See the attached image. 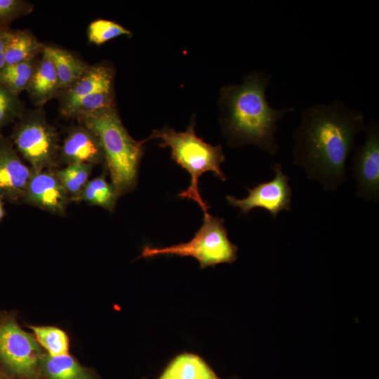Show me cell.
Returning a JSON list of instances; mask_svg holds the SVG:
<instances>
[{
    "instance_id": "obj_1",
    "label": "cell",
    "mask_w": 379,
    "mask_h": 379,
    "mask_svg": "<svg viewBox=\"0 0 379 379\" xmlns=\"http://www.w3.org/2000/svg\"><path fill=\"white\" fill-rule=\"evenodd\" d=\"M364 126L362 112L341 100L305 109L292 135L293 163L326 191L338 190L347 180V161Z\"/></svg>"
},
{
    "instance_id": "obj_2",
    "label": "cell",
    "mask_w": 379,
    "mask_h": 379,
    "mask_svg": "<svg viewBox=\"0 0 379 379\" xmlns=\"http://www.w3.org/2000/svg\"><path fill=\"white\" fill-rule=\"evenodd\" d=\"M272 78L263 72H252L241 84L222 89V123L232 146L251 145L270 155L277 154L278 122L294 108L275 109L270 105L266 90Z\"/></svg>"
},
{
    "instance_id": "obj_3",
    "label": "cell",
    "mask_w": 379,
    "mask_h": 379,
    "mask_svg": "<svg viewBox=\"0 0 379 379\" xmlns=\"http://www.w3.org/2000/svg\"><path fill=\"white\" fill-rule=\"evenodd\" d=\"M99 138L111 183L119 197L132 192L138 183L140 163L147 139L134 140L123 125L116 107L77 119Z\"/></svg>"
},
{
    "instance_id": "obj_4",
    "label": "cell",
    "mask_w": 379,
    "mask_h": 379,
    "mask_svg": "<svg viewBox=\"0 0 379 379\" xmlns=\"http://www.w3.org/2000/svg\"><path fill=\"white\" fill-rule=\"evenodd\" d=\"M152 138L161 140L159 145L164 148L169 147L172 159L190 175L189 187L180 192L178 196L193 200L204 213L208 212L209 206L201 197L198 180L206 172H211L222 181L227 180L220 168V164L225 161L222 146H213L198 137L194 131V121L191 122L185 131L178 132L169 127L154 130L147 139Z\"/></svg>"
},
{
    "instance_id": "obj_5",
    "label": "cell",
    "mask_w": 379,
    "mask_h": 379,
    "mask_svg": "<svg viewBox=\"0 0 379 379\" xmlns=\"http://www.w3.org/2000/svg\"><path fill=\"white\" fill-rule=\"evenodd\" d=\"M202 226L188 242L167 247L145 246L141 258L158 255L190 256L197 259L201 269L220 263H232L237 258V246L228 238L224 220L204 213Z\"/></svg>"
},
{
    "instance_id": "obj_6",
    "label": "cell",
    "mask_w": 379,
    "mask_h": 379,
    "mask_svg": "<svg viewBox=\"0 0 379 379\" xmlns=\"http://www.w3.org/2000/svg\"><path fill=\"white\" fill-rule=\"evenodd\" d=\"M9 138L34 173L57 168L60 163V135L47 121L41 107L25 109L15 122Z\"/></svg>"
},
{
    "instance_id": "obj_7",
    "label": "cell",
    "mask_w": 379,
    "mask_h": 379,
    "mask_svg": "<svg viewBox=\"0 0 379 379\" xmlns=\"http://www.w3.org/2000/svg\"><path fill=\"white\" fill-rule=\"evenodd\" d=\"M36 338L11 319L0 321V361L14 374L32 379L41 358Z\"/></svg>"
},
{
    "instance_id": "obj_8",
    "label": "cell",
    "mask_w": 379,
    "mask_h": 379,
    "mask_svg": "<svg viewBox=\"0 0 379 379\" xmlns=\"http://www.w3.org/2000/svg\"><path fill=\"white\" fill-rule=\"evenodd\" d=\"M365 140L352 158V175L357 196L366 201H379V123L371 119L365 125Z\"/></svg>"
},
{
    "instance_id": "obj_9",
    "label": "cell",
    "mask_w": 379,
    "mask_h": 379,
    "mask_svg": "<svg viewBox=\"0 0 379 379\" xmlns=\"http://www.w3.org/2000/svg\"><path fill=\"white\" fill-rule=\"evenodd\" d=\"M272 168L274 175L271 180L247 188L248 194L245 198L226 196L228 204L245 215L255 208H263L270 213L273 219H276L281 211H290L292 188L289 185V177L284 173L281 164L274 163Z\"/></svg>"
},
{
    "instance_id": "obj_10",
    "label": "cell",
    "mask_w": 379,
    "mask_h": 379,
    "mask_svg": "<svg viewBox=\"0 0 379 379\" xmlns=\"http://www.w3.org/2000/svg\"><path fill=\"white\" fill-rule=\"evenodd\" d=\"M20 159L9 138L0 136V197L11 204L22 203L34 174Z\"/></svg>"
},
{
    "instance_id": "obj_11",
    "label": "cell",
    "mask_w": 379,
    "mask_h": 379,
    "mask_svg": "<svg viewBox=\"0 0 379 379\" xmlns=\"http://www.w3.org/2000/svg\"><path fill=\"white\" fill-rule=\"evenodd\" d=\"M55 169L34 173L25 190L22 203L63 216L71 200Z\"/></svg>"
},
{
    "instance_id": "obj_12",
    "label": "cell",
    "mask_w": 379,
    "mask_h": 379,
    "mask_svg": "<svg viewBox=\"0 0 379 379\" xmlns=\"http://www.w3.org/2000/svg\"><path fill=\"white\" fill-rule=\"evenodd\" d=\"M114 77V69L108 65H89L77 81L60 91L58 98L61 114L70 118L76 105L84 98L97 91L113 90Z\"/></svg>"
},
{
    "instance_id": "obj_13",
    "label": "cell",
    "mask_w": 379,
    "mask_h": 379,
    "mask_svg": "<svg viewBox=\"0 0 379 379\" xmlns=\"http://www.w3.org/2000/svg\"><path fill=\"white\" fill-rule=\"evenodd\" d=\"M59 161L66 165L102 164L105 157L99 138L82 124L70 127L60 145Z\"/></svg>"
},
{
    "instance_id": "obj_14",
    "label": "cell",
    "mask_w": 379,
    "mask_h": 379,
    "mask_svg": "<svg viewBox=\"0 0 379 379\" xmlns=\"http://www.w3.org/2000/svg\"><path fill=\"white\" fill-rule=\"evenodd\" d=\"M26 91L34 105L39 107L58 98L61 91L55 67L44 51L41 60L35 64Z\"/></svg>"
},
{
    "instance_id": "obj_15",
    "label": "cell",
    "mask_w": 379,
    "mask_h": 379,
    "mask_svg": "<svg viewBox=\"0 0 379 379\" xmlns=\"http://www.w3.org/2000/svg\"><path fill=\"white\" fill-rule=\"evenodd\" d=\"M158 379H220L200 357L182 353L174 358Z\"/></svg>"
},
{
    "instance_id": "obj_16",
    "label": "cell",
    "mask_w": 379,
    "mask_h": 379,
    "mask_svg": "<svg viewBox=\"0 0 379 379\" xmlns=\"http://www.w3.org/2000/svg\"><path fill=\"white\" fill-rule=\"evenodd\" d=\"M45 45L30 32L11 30L5 48L6 65H13L34 60L42 53Z\"/></svg>"
},
{
    "instance_id": "obj_17",
    "label": "cell",
    "mask_w": 379,
    "mask_h": 379,
    "mask_svg": "<svg viewBox=\"0 0 379 379\" xmlns=\"http://www.w3.org/2000/svg\"><path fill=\"white\" fill-rule=\"evenodd\" d=\"M39 368L46 379H94L90 371L68 354L44 355Z\"/></svg>"
},
{
    "instance_id": "obj_18",
    "label": "cell",
    "mask_w": 379,
    "mask_h": 379,
    "mask_svg": "<svg viewBox=\"0 0 379 379\" xmlns=\"http://www.w3.org/2000/svg\"><path fill=\"white\" fill-rule=\"evenodd\" d=\"M44 52L55 67L61 91L72 86L89 67L71 53L60 48L45 46Z\"/></svg>"
},
{
    "instance_id": "obj_19",
    "label": "cell",
    "mask_w": 379,
    "mask_h": 379,
    "mask_svg": "<svg viewBox=\"0 0 379 379\" xmlns=\"http://www.w3.org/2000/svg\"><path fill=\"white\" fill-rule=\"evenodd\" d=\"M118 198L112 183H109L102 174L88 180L74 201H85L113 212Z\"/></svg>"
},
{
    "instance_id": "obj_20",
    "label": "cell",
    "mask_w": 379,
    "mask_h": 379,
    "mask_svg": "<svg viewBox=\"0 0 379 379\" xmlns=\"http://www.w3.org/2000/svg\"><path fill=\"white\" fill-rule=\"evenodd\" d=\"M94 166L87 164H71L65 168H55V173L68 193L71 201L76 199L89 180Z\"/></svg>"
},
{
    "instance_id": "obj_21",
    "label": "cell",
    "mask_w": 379,
    "mask_h": 379,
    "mask_svg": "<svg viewBox=\"0 0 379 379\" xmlns=\"http://www.w3.org/2000/svg\"><path fill=\"white\" fill-rule=\"evenodd\" d=\"M36 62L34 60L6 65L0 72V84L16 95L26 91Z\"/></svg>"
},
{
    "instance_id": "obj_22",
    "label": "cell",
    "mask_w": 379,
    "mask_h": 379,
    "mask_svg": "<svg viewBox=\"0 0 379 379\" xmlns=\"http://www.w3.org/2000/svg\"><path fill=\"white\" fill-rule=\"evenodd\" d=\"M35 338L51 356L68 354L69 340L60 328L52 326H30Z\"/></svg>"
},
{
    "instance_id": "obj_23",
    "label": "cell",
    "mask_w": 379,
    "mask_h": 379,
    "mask_svg": "<svg viewBox=\"0 0 379 379\" xmlns=\"http://www.w3.org/2000/svg\"><path fill=\"white\" fill-rule=\"evenodd\" d=\"M115 107L114 91L95 92L81 99L74 108L70 118L79 119Z\"/></svg>"
},
{
    "instance_id": "obj_24",
    "label": "cell",
    "mask_w": 379,
    "mask_h": 379,
    "mask_svg": "<svg viewBox=\"0 0 379 379\" xmlns=\"http://www.w3.org/2000/svg\"><path fill=\"white\" fill-rule=\"evenodd\" d=\"M87 35L91 43L101 45L120 36H131V32L118 23L98 19L89 25Z\"/></svg>"
},
{
    "instance_id": "obj_25",
    "label": "cell",
    "mask_w": 379,
    "mask_h": 379,
    "mask_svg": "<svg viewBox=\"0 0 379 379\" xmlns=\"http://www.w3.org/2000/svg\"><path fill=\"white\" fill-rule=\"evenodd\" d=\"M25 111L24 102L0 84V136L3 128L18 120Z\"/></svg>"
},
{
    "instance_id": "obj_26",
    "label": "cell",
    "mask_w": 379,
    "mask_h": 379,
    "mask_svg": "<svg viewBox=\"0 0 379 379\" xmlns=\"http://www.w3.org/2000/svg\"><path fill=\"white\" fill-rule=\"evenodd\" d=\"M33 5L22 0H0V28L8 27L13 20L30 13Z\"/></svg>"
},
{
    "instance_id": "obj_27",
    "label": "cell",
    "mask_w": 379,
    "mask_h": 379,
    "mask_svg": "<svg viewBox=\"0 0 379 379\" xmlns=\"http://www.w3.org/2000/svg\"><path fill=\"white\" fill-rule=\"evenodd\" d=\"M11 30L9 27L0 28V72L6 66L5 48Z\"/></svg>"
},
{
    "instance_id": "obj_28",
    "label": "cell",
    "mask_w": 379,
    "mask_h": 379,
    "mask_svg": "<svg viewBox=\"0 0 379 379\" xmlns=\"http://www.w3.org/2000/svg\"><path fill=\"white\" fill-rule=\"evenodd\" d=\"M4 200L0 197V223L3 220L5 214H6V210L4 208Z\"/></svg>"
},
{
    "instance_id": "obj_29",
    "label": "cell",
    "mask_w": 379,
    "mask_h": 379,
    "mask_svg": "<svg viewBox=\"0 0 379 379\" xmlns=\"http://www.w3.org/2000/svg\"><path fill=\"white\" fill-rule=\"evenodd\" d=\"M230 379H237V378H230Z\"/></svg>"
}]
</instances>
